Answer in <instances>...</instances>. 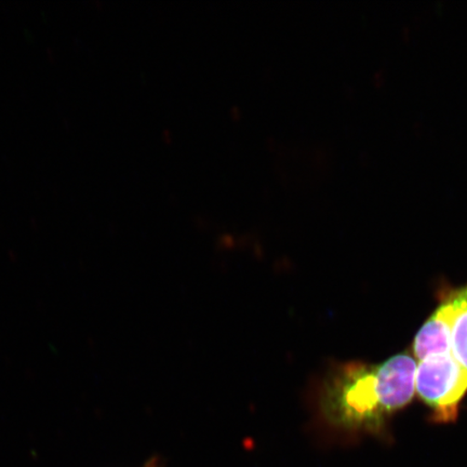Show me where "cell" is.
I'll list each match as a JSON object with an SVG mask.
<instances>
[{
    "instance_id": "3957f363",
    "label": "cell",
    "mask_w": 467,
    "mask_h": 467,
    "mask_svg": "<svg viewBox=\"0 0 467 467\" xmlns=\"http://www.w3.org/2000/svg\"><path fill=\"white\" fill-rule=\"evenodd\" d=\"M466 308L467 285L449 295L418 332L413 352L419 361L431 355L451 353L453 326Z\"/></svg>"
},
{
    "instance_id": "6da1fadb",
    "label": "cell",
    "mask_w": 467,
    "mask_h": 467,
    "mask_svg": "<svg viewBox=\"0 0 467 467\" xmlns=\"http://www.w3.org/2000/svg\"><path fill=\"white\" fill-rule=\"evenodd\" d=\"M416 370V360L406 354L379 365H331L309 385L307 405L331 429L376 431L411 401Z\"/></svg>"
},
{
    "instance_id": "7a4b0ae2",
    "label": "cell",
    "mask_w": 467,
    "mask_h": 467,
    "mask_svg": "<svg viewBox=\"0 0 467 467\" xmlns=\"http://www.w3.org/2000/svg\"><path fill=\"white\" fill-rule=\"evenodd\" d=\"M414 387L438 422L457 419L459 404L467 392V370L451 353L431 355L417 365Z\"/></svg>"
},
{
    "instance_id": "277c9868",
    "label": "cell",
    "mask_w": 467,
    "mask_h": 467,
    "mask_svg": "<svg viewBox=\"0 0 467 467\" xmlns=\"http://www.w3.org/2000/svg\"><path fill=\"white\" fill-rule=\"evenodd\" d=\"M451 354L467 370V308L455 320L451 334Z\"/></svg>"
}]
</instances>
